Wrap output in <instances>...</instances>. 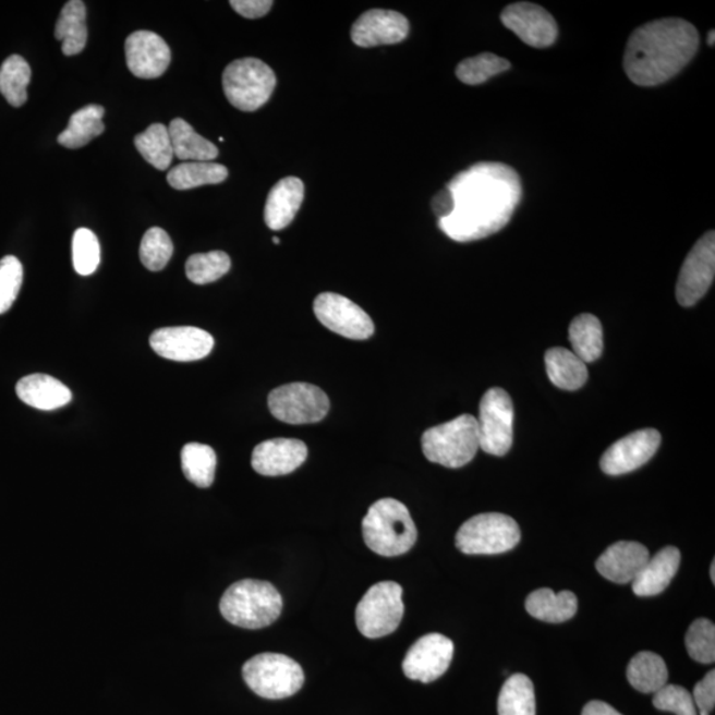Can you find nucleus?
Listing matches in <instances>:
<instances>
[{"label": "nucleus", "instance_id": "2eb2a0df", "mask_svg": "<svg viewBox=\"0 0 715 715\" xmlns=\"http://www.w3.org/2000/svg\"><path fill=\"white\" fill-rule=\"evenodd\" d=\"M662 444L656 429H640L613 444L601 459L602 471L609 476L631 473L649 462Z\"/></svg>", "mask_w": 715, "mask_h": 715}, {"label": "nucleus", "instance_id": "5701e85b", "mask_svg": "<svg viewBox=\"0 0 715 715\" xmlns=\"http://www.w3.org/2000/svg\"><path fill=\"white\" fill-rule=\"evenodd\" d=\"M681 554L674 546L664 547L641 570L632 582L634 595L641 597L656 596L664 593L680 569Z\"/></svg>", "mask_w": 715, "mask_h": 715}, {"label": "nucleus", "instance_id": "f704fd0d", "mask_svg": "<svg viewBox=\"0 0 715 715\" xmlns=\"http://www.w3.org/2000/svg\"><path fill=\"white\" fill-rule=\"evenodd\" d=\"M135 147L147 162L158 170H168L174 158L169 129L162 123H154L134 138Z\"/></svg>", "mask_w": 715, "mask_h": 715}, {"label": "nucleus", "instance_id": "49530a36", "mask_svg": "<svg viewBox=\"0 0 715 715\" xmlns=\"http://www.w3.org/2000/svg\"><path fill=\"white\" fill-rule=\"evenodd\" d=\"M455 201L451 193L447 186L439 191L433 199V209L439 220L446 219L453 213Z\"/></svg>", "mask_w": 715, "mask_h": 715}, {"label": "nucleus", "instance_id": "4468645a", "mask_svg": "<svg viewBox=\"0 0 715 715\" xmlns=\"http://www.w3.org/2000/svg\"><path fill=\"white\" fill-rule=\"evenodd\" d=\"M455 645L451 639L440 633H428L411 646L404 657L403 671L407 678L429 683L440 678L452 663Z\"/></svg>", "mask_w": 715, "mask_h": 715}, {"label": "nucleus", "instance_id": "58836bf2", "mask_svg": "<svg viewBox=\"0 0 715 715\" xmlns=\"http://www.w3.org/2000/svg\"><path fill=\"white\" fill-rule=\"evenodd\" d=\"M172 254H174V245H172L169 233L162 228L153 227L142 238L141 263L152 272L162 270L169 264Z\"/></svg>", "mask_w": 715, "mask_h": 715}, {"label": "nucleus", "instance_id": "cd10ccee", "mask_svg": "<svg viewBox=\"0 0 715 715\" xmlns=\"http://www.w3.org/2000/svg\"><path fill=\"white\" fill-rule=\"evenodd\" d=\"M526 611L541 621L565 622L574 618L578 599L571 591L557 594L550 589H541L528 596Z\"/></svg>", "mask_w": 715, "mask_h": 715}, {"label": "nucleus", "instance_id": "c9c22d12", "mask_svg": "<svg viewBox=\"0 0 715 715\" xmlns=\"http://www.w3.org/2000/svg\"><path fill=\"white\" fill-rule=\"evenodd\" d=\"M31 68L20 54H12L0 66V94L12 107L20 108L26 104Z\"/></svg>", "mask_w": 715, "mask_h": 715}, {"label": "nucleus", "instance_id": "4be33fe9", "mask_svg": "<svg viewBox=\"0 0 715 715\" xmlns=\"http://www.w3.org/2000/svg\"><path fill=\"white\" fill-rule=\"evenodd\" d=\"M305 186L300 178L288 177L277 182L265 203V223L274 231L283 230L292 223L304 202Z\"/></svg>", "mask_w": 715, "mask_h": 715}, {"label": "nucleus", "instance_id": "f257e3e1", "mask_svg": "<svg viewBox=\"0 0 715 715\" xmlns=\"http://www.w3.org/2000/svg\"><path fill=\"white\" fill-rule=\"evenodd\" d=\"M455 208L439 220L440 230L459 243H470L495 235L513 217L520 205V177L510 166L481 162L459 172L447 184Z\"/></svg>", "mask_w": 715, "mask_h": 715}, {"label": "nucleus", "instance_id": "412c9836", "mask_svg": "<svg viewBox=\"0 0 715 715\" xmlns=\"http://www.w3.org/2000/svg\"><path fill=\"white\" fill-rule=\"evenodd\" d=\"M650 558L649 548L638 542H616L596 560V570L614 583H632Z\"/></svg>", "mask_w": 715, "mask_h": 715}, {"label": "nucleus", "instance_id": "c756f323", "mask_svg": "<svg viewBox=\"0 0 715 715\" xmlns=\"http://www.w3.org/2000/svg\"><path fill=\"white\" fill-rule=\"evenodd\" d=\"M627 678L639 692L655 694L667 686L669 671L662 656L652 652H640L628 665Z\"/></svg>", "mask_w": 715, "mask_h": 715}, {"label": "nucleus", "instance_id": "e433bc0d", "mask_svg": "<svg viewBox=\"0 0 715 715\" xmlns=\"http://www.w3.org/2000/svg\"><path fill=\"white\" fill-rule=\"evenodd\" d=\"M231 269V258L223 251L196 254L186 263V276L196 286H206L218 281Z\"/></svg>", "mask_w": 715, "mask_h": 715}, {"label": "nucleus", "instance_id": "7ed1b4c3", "mask_svg": "<svg viewBox=\"0 0 715 715\" xmlns=\"http://www.w3.org/2000/svg\"><path fill=\"white\" fill-rule=\"evenodd\" d=\"M363 540L380 557H399L409 553L417 540L414 520L405 505L384 498L372 505L362 521Z\"/></svg>", "mask_w": 715, "mask_h": 715}, {"label": "nucleus", "instance_id": "3c124183", "mask_svg": "<svg viewBox=\"0 0 715 715\" xmlns=\"http://www.w3.org/2000/svg\"><path fill=\"white\" fill-rule=\"evenodd\" d=\"M274 243H275L276 245H279V244H280V240H279V238H274Z\"/></svg>", "mask_w": 715, "mask_h": 715}, {"label": "nucleus", "instance_id": "37998d69", "mask_svg": "<svg viewBox=\"0 0 715 715\" xmlns=\"http://www.w3.org/2000/svg\"><path fill=\"white\" fill-rule=\"evenodd\" d=\"M653 705L658 711L676 715H696V707L692 694L686 688L665 686L653 696Z\"/></svg>", "mask_w": 715, "mask_h": 715}, {"label": "nucleus", "instance_id": "f3484780", "mask_svg": "<svg viewBox=\"0 0 715 715\" xmlns=\"http://www.w3.org/2000/svg\"><path fill=\"white\" fill-rule=\"evenodd\" d=\"M214 338L194 326H175L153 332L150 347L159 356L175 362L203 360L214 349Z\"/></svg>", "mask_w": 715, "mask_h": 715}, {"label": "nucleus", "instance_id": "f8f14e48", "mask_svg": "<svg viewBox=\"0 0 715 715\" xmlns=\"http://www.w3.org/2000/svg\"><path fill=\"white\" fill-rule=\"evenodd\" d=\"M715 275V233H705L682 264L676 287L678 304L689 307L699 302L712 287Z\"/></svg>", "mask_w": 715, "mask_h": 715}, {"label": "nucleus", "instance_id": "bb28decb", "mask_svg": "<svg viewBox=\"0 0 715 715\" xmlns=\"http://www.w3.org/2000/svg\"><path fill=\"white\" fill-rule=\"evenodd\" d=\"M54 38L63 43L65 57H75L82 53L88 40L86 27V8L82 0H71L65 3L54 28Z\"/></svg>", "mask_w": 715, "mask_h": 715}, {"label": "nucleus", "instance_id": "a211bd4d", "mask_svg": "<svg viewBox=\"0 0 715 715\" xmlns=\"http://www.w3.org/2000/svg\"><path fill=\"white\" fill-rule=\"evenodd\" d=\"M410 33L405 16L391 10H369L358 17L351 28V40L362 48L397 45Z\"/></svg>", "mask_w": 715, "mask_h": 715}, {"label": "nucleus", "instance_id": "423d86ee", "mask_svg": "<svg viewBox=\"0 0 715 715\" xmlns=\"http://www.w3.org/2000/svg\"><path fill=\"white\" fill-rule=\"evenodd\" d=\"M243 678L252 692L267 700L294 695L304 686V670L280 653H262L244 664Z\"/></svg>", "mask_w": 715, "mask_h": 715}, {"label": "nucleus", "instance_id": "a18cd8bd", "mask_svg": "<svg viewBox=\"0 0 715 715\" xmlns=\"http://www.w3.org/2000/svg\"><path fill=\"white\" fill-rule=\"evenodd\" d=\"M231 8L246 20H258L268 14L274 2L270 0H232Z\"/></svg>", "mask_w": 715, "mask_h": 715}, {"label": "nucleus", "instance_id": "b1692460", "mask_svg": "<svg viewBox=\"0 0 715 715\" xmlns=\"http://www.w3.org/2000/svg\"><path fill=\"white\" fill-rule=\"evenodd\" d=\"M17 397L36 410L53 411L71 403L72 392L64 384L46 374H33L16 385Z\"/></svg>", "mask_w": 715, "mask_h": 715}, {"label": "nucleus", "instance_id": "ea45409f", "mask_svg": "<svg viewBox=\"0 0 715 715\" xmlns=\"http://www.w3.org/2000/svg\"><path fill=\"white\" fill-rule=\"evenodd\" d=\"M73 267L80 276L94 275L101 262V249L95 232L78 228L72 240Z\"/></svg>", "mask_w": 715, "mask_h": 715}, {"label": "nucleus", "instance_id": "ddd939ff", "mask_svg": "<svg viewBox=\"0 0 715 715\" xmlns=\"http://www.w3.org/2000/svg\"><path fill=\"white\" fill-rule=\"evenodd\" d=\"M319 323L338 336L363 341L374 335L372 317L353 301L337 293H320L313 305Z\"/></svg>", "mask_w": 715, "mask_h": 715}, {"label": "nucleus", "instance_id": "72a5a7b5", "mask_svg": "<svg viewBox=\"0 0 715 715\" xmlns=\"http://www.w3.org/2000/svg\"><path fill=\"white\" fill-rule=\"evenodd\" d=\"M498 715H535V693L525 675L510 676L498 695Z\"/></svg>", "mask_w": 715, "mask_h": 715}, {"label": "nucleus", "instance_id": "393cba45", "mask_svg": "<svg viewBox=\"0 0 715 715\" xmlns=\"http://www.w3.org/2000/svg\"><path fill=\"white\" fill-rule=\"evenodd\" d=\"M548 379L562 390L575 391L589 379V369L581 358L565 348H554L545 355Z\"/></svg>", "mask_w": 715, "mask_h": 715}, {"label": "nucleus", "instance_id": "6e6552de", "mask_svg": "<svg viewBox=\"0 0 715 715\" xmlns=\"http://www.w3.org/2000/svg\"><path fill=\"white\" fill-rule=\"evenodd\" d=\"M520 541L518 523L501 513L474 516L456 534V546L466 556H496L511 550Z\"/></svg>", "mask_w": 715, "mask_h": 715}, {"label": "nucleus", "instance_id": "a878e982", "mask_svg": "<svg viewBox=\"0 0 715 715\" xmlns=\"http://www.w3.org/2000/svg\"><path fill=\"white\" fill-rule=\"evenodd\" d=\"M168 129L172 152L178 159L184 162H213L218 158V147L196 133L189 122L175 119Z\"/></svg>", "mask_w": 715, "mask_h": 715}, {"label": "nucleus", "instance_id": "39448f33", "mask_svg": "<svg viewBox=\"0 0 715 715\" xmlns=\"http://www.w3.org/2000/svg\"><path fill=\"white\" fill-rule=\"evenodd\" d=\"M422 448L435 464L453 470L470 464L480 449L477 419L461 415L425 431Z\"/></svg>", "mask_w": 715, "mask_h": 715}, {"label": "nucleus", "instance_id": "c85d7f7f", "mask_svg": "<svg viewBox=\"0 0 715 715\" xmlns=\"http://www.w3.org/2000/svg\"><path fill=\"white\" fill-rule=\"evenodd\" d=\"M101 105H86L73 113L68 128L58 137L59 144L66 149H80L101 135L105 131Z\"/></svg>", "mask_w": 715, "mask_h": 715}, {"label": "nucleus", "instance_id": "de8ad7c7", "mask_svg": "<svg viewBox=\"0 0 715 715\" xmlns=\"http://www.w3.org/2000/svg\"><path fill=\"white\" fill-rule=\"evenodd\" d=\"M582 715H622L603 701H591L584 706Z\"/></svg>", "mask_w": 715, "mask_h": 715}, {"label": "nucleus", "instance_id": "1a4fd4ad", "mask_svg": "<svg viewBox=\"0 0 715 715\" xmlns=\"http://www.w3.org/2000/svg\"><path fill=\"white\" fill-rule=\"evenodd\" d=\"M402 585L379 582L367 591L355 609L358 630L368 639L385 638L398 630L403 619Z\"/></svg>", "mask_w": 715, "mask_h": 715}, {"label": "nucleus", "instance_id": "0eeeda50", "mask_svg": "<svg viewBox=\"0 0 715 715\" xmlns=\"http://www.w3.org/2000/svg\"><path fill=\"white\" fill-rule=\"evenodd\" d=\"M276 83L272 68L255 58L232 61L223 73L227 100L243 112H255L267 104Z\"/></svg>", "mask_w": 715, "mask_h": 715}, {"label": "nucleus", "instance_id": "c03bdc74", "mask_svg": "<svg viewBox=\"0 0 715 715\" xmlns=\"http://www.w3.org/2000/svg\"><path fill=\"white\" fill-rule=\"evenodd\" d=\"M695 707L700 708L701 715H711L715 706V671L711 670L704 680L696 683L693 690Z\"/></svg>", "mask_w": 715, "mask_h": 715}, {"label": "nucleus", "instance_id": "a19ab883", "mask_svg": "<svg viewBox=\"0 0 715 715\" xmlns=\"http://www.w3.org/2000/svg\"><path fill=\"white\" fill-rule=\"evenodd\" d=\"M686 645L689 656L696 663L713 664L715 662V627L707 619H699L690 626Z\"/></svg>", "mask_w": 715, "mask_h": 715}, {"label": "nucleus", "instance_id": "7c9ffc66", "mask_svg": "<svg viewBox=\"0 0 715 715\" xmlns=\"http://www.w3.org/2000/svg\"><path fill=\"white\" fill-rule=\"evenodd\" d=\"M572 353L584 363L599 360L603 353V328L593 314L584 313L572 320L569 329Z\"/></svg>", "mask_w": 715, "mask_h": 715}, {"label": "nucleus", "instance_id": "79ce46f5", "mask_svg": "<svg viewBox=\"0 0 715 715\" xmlns=\"http://www.w3.org/2000/svg\"><path fill=\"white\" fill-rule=\"evenodd\" d=\"M23 283V265L15 256L0 260V314L8 313L17 299Z\"/></svg>", "mask_w": 715, "mask_h": 715}, {"label": "nucleus", "instance_id": "473e14b6", "mask_svg": "<svg viewBox=\"0 0 715 715\" xmlns=\"http://www.w3.org/2000/svg\"><path fill=\"white\" fill-rule=\"evenodd\" d=\"M228 178L226 166L215 162H183L169 172L168 182L175 190H191L219 184Z\"/></svg>", "mask_w": 715, "mask_h": 715}, {"label": "nucleus", "instance_id": "2f4dec72", "mask_svg": "<svg viewBox=\"0 0 715 715\" xmlns=\"http://www.w3.org/2000/svg\"><path fill=\"white\" fill-rule=\"evenodd\" d=\"M182 470L184 476L199 488H209L217 473L218 459L214 449L206 444L190 443L183 447Z\"/></svg>", "mask_w": 715, "mask_h": 715}, {"label": "nucleus", "instance_id": "8fccbe9b", "mask_svg": "<svg viewBox=\"0 0 715 715\" xmlns=\"http://www.w3.org/2000/svg\"><path fill=\"white\" fill-rule=\"evenodd\" d=\"M715 562L712 563L711 567V577H712V582L715 583Z\"/></svg>", "mask_w": 715, "mask_h": 715}, {"label": "nucleus", "instance_id": "aec40b11", "mask_svg": "<svg viewBox=\"0 0 715 715\" xmlns=\"http://www.w3.org/2000/svg\"><path fill=\"white\" fill-rule=\"evenodd\" d=\"M307 447L298 439H272L258 444L252 453V468L263 476H286L304 464Z\"/></svg>", "mask_w": 715, "mask_h": 715}, {"label": "nucleus", "instance_id": "09e8293b", "mask_svg": "<svg viewBox=\"0 0 715 715\" xmlns=\"http://www.w3.org/2000/svg\"><path fill=\"white\" fill-rule=\"evenodd\" d=\"M714 38H715V31L712 29L711 33H708V35H707V45L708 46H714V43H715Z\"/></svg>", "mask_w": 715, "mask_h": 715}, {"label": "nucleus", "instance_id": "dca6fc26", "mask_svg": "<svg viewBox=\"0 0 715 715\" xmlns=\"http://www.w3.org/2000/svg\"><path fill=\"white\" fill-rule=\"evenodd\" d=\"M501 22L530 47L547 48L558 38L556 20L538 4L530 2L509 4L502 11Z\"/></svg>", "mask_w": 715, "mask_h": 715}, {"label": "nucleus", "instance_id": "f03ea898", "mask_svg": "<svg viewBox=\"0 0 715 715\" xmlns=\"http://www.w3.org/2000/svg\"><path fill=\"white\" fill-rule=\"evenodd\" d=\"M699 46V33L687 21L664 17L646 23L627 43V76L639 86L667 83L692 61Z\"/></svg>", "mask_w": 715, "mask_h": 715}, {"label": "nucleus", "instance_id": "9d476101", "mask_svg": "<svg viewBox=\"0 0 715 715\" xmlns=\"http://www.w3.org/2000/svg\"><path fill=\"white\" fill-rule=\"evenodd\" d=\"M514 407L509 393L493 387L480 402L477 419L480 448L493 456H504L513 444Z\"/></svg>", "mask_w": 715, "mask_h": 715}, {"label": "nucleus", "instance_id": "6ab92c4d", "mask_svg": "<svg viewBox=\"0 0 715 715\" xmlns=\"http://www.w3.org/2000/svg\"><path fill=\"white\" fill-rule=\"evenodd\" d=\"M129 71L138 78H157L163 75L171 61V51L159 35L137 31L125 43Z\"/></svg>", "mask_w": 715, "mask_h": 715}, {"label": "nucleus", "instance_id": "4c0bfd02", "mask_svg": "<svg viewBox=\"0 0 715 715\" xmlns=\"http://www.w3.org/2000/svg\"><path fill=\"white\" fill-rule=\"evenodd\" d=\"M510 63L507 59L495 53H481L477 57L462 60L456 68V76L466 85H480L493 76L508 71Z\"/></svg>", "mask_w": 715, "mask_h": 715}, {"label": "nucleus", "instance_id": "20e7f679", "mask_svg": "<svg viewBox=\"0 0 715 715\" xmlns=\"http://www.w3.org/2000/svg\"><path fill=\"white\" fill-rule=\"evenodd\" d=\"M219 607L231 625L245 630H260L280 618L282 597L269 582L244 579L228 587Z\"/></svg>", "mask_w": 715, "mask_h": 715}, {"label": "nucleus", "instance_id": "9b49d317", "mask_svg": "<svg viewBox=\"0 0 715 715\" xmlns=\"http://www.w3.org/2000/svg\"><path fill=\"white\" fill-rule=\"evenodd\" d=\"M270 414L288 424H312L328 415L330 402L319 387L310 384H291L275 388L269 393Z\"/></svg>", "mask_w": 715, "mask_h": 715}]
</instances>
